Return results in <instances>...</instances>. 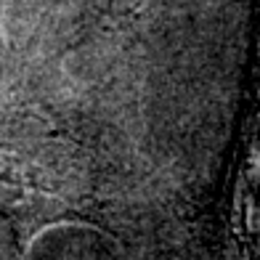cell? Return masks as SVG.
I'll use <instances>...</instances> for the list:
<instances>
[{"instance_id":"1","label":"cell","mask_w":260,"mask_h":260,"mask_svg":"<svg viewBox=\"0 0 260 260\" xmlns=\"http://www.w3.org/2000/svg\"><path fill=\"white\" fill-rule=\"evenodd\" d=\"M0 220L21 257L56 226L101 231L88 157L32 112H0Z\"/></svg>"}]
</instances>
